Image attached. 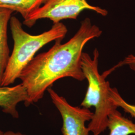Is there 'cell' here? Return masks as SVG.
<instances>
[{"label":"cell","mask_w":135,"mask_h":135,"mask_svg":"<svg viewBox=\"0 0 135 135\" xmlns=\"http://www.w3.org/2000/svg\"><path fill=\"white\" fill-rule=\"evenodd\" d=\"M102 33L100 28L87 18L81 22L77 33L67 42L62 44L61 40L55 41L48 51L34 57L19 78L28 95L25 106L41 100L45 91L60 79L85 80L81 66L83 48L89 41L99 38Z\"/></svg>","instance_id":"cell-1"},{"label":"cell","mask_w":135,"mask_h":135,"mask_svg":"<svg viewBox=\"0 0 135 135\" xmlns=\"http://www.w3.org/2000/svg\"><path fill=\"white\" fill-rule=\"evenodd\" d=\"M9 23L14 46L1 86H9L14 83L40 49L51 42L62 41L68 33L67 27L61 22L54 24L49 30L37 35L26 32L20 21L15 16L11 17Z\"/></svg>","instance_id":"cell-2"},{"label":"cell","mask_w":135,"mask_h":135,"mask_svg":"<svg viewBox=\"0 0 135 135\" xmlns=\"http://www.w3.org/2000/svg\"><path fill=\"white\" fill-rule=\"evenodd\" d=\"M99 52L93 51L92 58L89 54L83 52L81 58L82 71L88 81V87L81 106L87 109L95 108V113L88 128L94 135H99L106 129L108 116L118 107L111 101L110 86L106 77L101 75L98 70Z\"/></svg>","instance_id":"cell-3"},{"label":"cell","mask_w":135,"mask_h":135,"mask_svg":"<svg viewBox=\"0 0 135 135\" xmlns=\"http://www.w3.org/2000/svg\"><path fill=\"white\" fill-rule=\"evenodd\" d=\"M93 11L105 16L108 11L100 7L90 5L87 0H45L39 9L25 19L23 24L33 27L39 20L48 19L54 24L66 19H76L82 11Z\"/></svg>","instance_id":"cell-4"},{"label":"cell","mask_w":135,"mask_h":135,"mask_svg":"<svg viewBox=\"0 0 135 135\" xmlns=\"http://www.w3.org/2000/svg\"><path fill=\"white\" fill-rule=\"evenodd\" d=\"M47 90L62 118L63 135H89L90 131L85 123L91 120L94 113L86 108L73 106L51 88Z\"/></svg>","instance_id":"cell-5"},{"label":"cell","mask_w":135,"mask_h":135,"mask_svg":"<svg viewBox=\"0 0 135 135\" xmlns=\"http://www.w3.org/2000/svg\"><path fill=\"white\" fill-rule=\"evenodd\" d=\"M28 99L26 89L21 83L13 87L0 86V107L5 113L13 118H19L17 106L20 102Z\"/></svg>","instance_id":"cell-6"},{"label":"cell","mask_w":135,"mask_h":135,"mask_svg":"<svg viewBox=\"0 0 135 135\" xmlns=\"http://www.w3.org/2000/svg\"><path fill=\"white\" fill-rule=\"evenodd\" d=\"M14 11L0 7V86L10 58L8 44V26Z\"/></svg>","instance_id":"cell-7"},{"label":"cell","mask_w":135,"mask_h":135,"mask_svg":"<svg viewBox=\"0 0 135 135\" xmlns=\"http://www.w3.org/2000/svg\"><path fill=\"white\" fill-rule=\"evenodd\" d=\"M109 135H130L135 134V124L122 115L117 110L108 116V126Z\"/></svg>","instance_id":"cell-8"},{"label":"cell","mask_w":135,"mask_h":135,"mask_svg":"<svg viewBox=\"0 0 135 135\" xmlns=\"http://www.w3.org/2000/svg\"><path fill=\"white\" fill-rule=\"evenodd\" d=\"M45 0H0V7L19 13L24 19L43 4Z\"/></svg>","instance_id":"cell-9"},{"label":"cell","mask_w":135,"mask_h":135,"mask_svg":"<svg viewBox=\"0 0 135 135\" xmlns=\"http://www.w3.org/2000/svg\"><path fill=\"white\" fill-rule=\"evenodd\" d=\"M110 96L111 101L118 107H121L133 117L135 118V105L128 103L122 98L116 88H110Z\"/></svg>","instance_id":"cell-10"},{"label":"cell","mask_w":135,"mask_h":135,"mask_svg":"<svg viewBox=\"0 0 135 135\" xmlns=\"http://www.w3.org/2000/svg\"><path fill=\"white\" fill-rule=\"evenodd\" d=\"M4 135H26L23 134L19 132H14L13 131H7L4 133Z\"/></svg>","instance_id":"cell-11"},{"label":"cell","mask_w":135,"mask_h":135,"mask_svg":"<svg viewBox=\"0 0 135 135\" xmlns=\"http://www.w3.org/2000/svg\"><path fill=\"white\" fill-rule=\"evenodd\" d=\"M0 135H4V133L0 130Z\"/></svg>","instance_id":"cell-12"}]
</instances>
